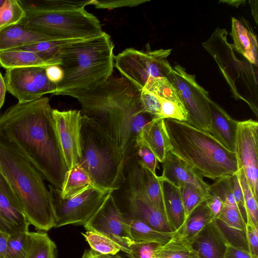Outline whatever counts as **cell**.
<instances>
[{"label":"cell","instance_id":"15","mask_svg":"<svg viewBox=\"0 0 258 258\" xmlns=\"http://www.w3.org/2000/svg\"><path fill=\"white\" fill-rule=\"evenodd\" d=\"M57 136L68 170L78 165L81 160V110L53 109Z\"/></svg>","mask_w":258,"mask_h":258},{"label":"cell","instance_id":"40","mask_svg":"<svg viewBox=\"0 0 258 258\" xmlns=\"http://www.w3.org/2000/svg\"><path fill=\"white\" fill-rule=\"evenodd\" d=\"M159 243L153 242H134L126 253L128 258H156L155 249Z\"/></svg>","mask_w":258,"mask_h":258},{"label":"cell","instance_id":"53","mask_svg":"<svg viewBox=\"0 0 258 258\" xmlns=\"http://www.w3.org/2000/svg\"><path fill=\"white\" fill-rule=\"evenodd\" d=\"M244 1H220V2L227 3L228 4L234 6H238L241 5Z\"/></svg>","mask_w":258,"mask_h":258},{"label":"cell","instance_id":"8","mask_svg":"<svg viewBox=\"0 0 258 258\" xmlns=\"http://www.w3.org/2000/svg\"><path fill=\"white\" fill-rule=\"evenodd\" d=\"M146 50L126 48L114 56V66L121 76L142 90L151 79L166 77L171 66L167 57L171 49Z\"/></svg>","mask_w":258,"mask_h":258},{"label":"cell","instance_id":"27","mask_svg":"<svg viewBox=\"0 0 258 258\" xmlns=\"http://www.w3.org/2000/svg\"><path fill=\"white\" fill-rule=\"evenodd\" d=\"M0 64L6 70L31 67L47 68L52 66L33 52L19 48L1 51Z\"/></svg>","mask_w":258,"mask_h":258},{"label":"cell","instance_id":"46","mask_svg":"<svg viewBox=\"0 0 258 258\" xmlns=\"http://www.w3.org/2000/svg\"><path fill=\"white\" fill-rule=\"evenodd\" d=\"M223 258H252L248 250L230 242L226 248Z\"/></svg>","mask_w":258,"mask_h":258},{"label":"cell","instance_id":"26","mask_svg":"<svg viewBox=\"0 0 258 258\" xmlns=\"http://www.w3.org/2000/svg\"><path fill=\"white\" fill-rule=\"evenodd\" d=\"M157 97L161 105L158 118L187 122V110L177 90L171 83H166L161 87Z\"/></svg>","mask_w":258,"mask_h":258},{"label":"cell","instance_id":"38","mask_svg":"<svg viewBox=\"0 0 258 258\" xmlns=\"http://www.w3.org/2000/svg\"><path fill=\"white\" fill-rule=\"evenodd\" d=\"M28 232H20L10 235L6 258H26Z\"/></svg>","mask_w":258,"mask_h":258},{"label":"cell","instance_id":"49","mask_svg":"<svg viewBox=\"0 0 258 258\" xmlns=\"http://www.w3.org/2000/svg\"><path fill=\"white\" fill-rule=\"evenodd\" d=\"M9 234L0 231V258H6Z\"/></svg>","mask_w":258,"mask_h":258},{"label":"cell","instance_id":"30","mask_svg":"<svg viewBox=\"0 0 258 258\" xmlns=\"http://www.w3.org/2000/svg\"><path fill=\"white\" fill-rule=\"evenodd\" d=\"M155 253L156 258H190L196 254L192 242L176 231L167 242L157 246Z\"/></svg>","mask_w":258,"mask_h":258},{"label":"cell","instance_id":"6","mask_svg":"<svg viewBox=\"0 0 258 258\" xmlns=\"http://www.w3.org/2000/svg\"><path fill=\"white\" fill-rule=\"evenodd\" d=\"M81 160L94 185L116 191L125 182L124 165L113 142L96 121L82 114Z\"/></svg>","mask_w":258,"mask_h":258},{"label":"cell","instance_id":"32","mask_svg":"<svg viewBox=\"0 0 258 258\" xmlns=\"http://www.w3.org/2000/svg\"><path fill=\"white\" fill-rule=\"evenodd\" d=\"M131 235L136 242H153L164 244L174 235V232H166L156 230L144 222L130 216Z\"/></svg>","mask_w":258,"mask_h":258},{"label":"cell","instance_id":"31","mask_svg":"<svg viewBox=\"0 0 258 258\" xmlns=\"http://www.w3.org/2000/svg\"><path fill=\"white\" fill-rule=\"evenodd\" d=\"M26 258H57V247L46 231L28 232Z\"/></svg>","mask_w":258,"mask_h":258},{"label":"cell","instance_id":"51","mask_svg":"<svg viewBox=\"0 0 258 258\" xmlns=\"http://www.w3.org/2000/svg\"><path fill=\"white\" fill-rule=\"evenodd\" d=\"M81 258H104V255L100 254L93 249H86Z\"/></svg>","mask_w":258,"mask_h":258},{"label":"cell","instance_id":"13","mask_svg":"<svg viewBox=\"0 0 258 258\" xmlns=\"http://www.w3.org/2000/svg\"><path fill=\"white\" fill-rule=\"evenodd\" d=\"M46 68L31 67L6 70L7 90L18 99V103L36 100L46 94L54 95L56 85L48 79Z\"/></svg>","mask_w":258,"mask_h":258},{"label":"cell","instance_id":"28","mask_svg":"<svg viewBox=\"0 0 258 258\" xmlns=\"http://www.w3.org/2000/svg\"><path fill=\"white\" fill-rule=\"evenodd\" d=\"M91 186H96L88 173L79 164L66 172L60 190L61 198H71Z\"/></svg>","mask_w":258,"mask_h":258},{"label":"cell","instance_id":"37","mask_svg":"<svg viewBox=\"0 0 258 258\" xmlns=\"http://www.w3.org/2000/svg\"><path fill=\"white\" fill-rule=\"evenodd\" d=\"M25 15V12L18 0H6L0 8V30L19 23Z\"/></svg>","mask_w":258,"mask_h":258},{"label":"cell","instance_id":"25","mask_svg":"<svg viewBox=\"0 0 258 258\" xmlns=\"http://www.w3.org/2000/svg\"><path fill=\"white\" fill-rule=\"evenodd\" d=\"M29 225L22 209L0 191V231L9 234L28 232Z\"/></svg>","mask_w":258,"mask_h":258},{"label":"cell","instance_id":"20","mask_svg":"<svg viewBox=\"0 0 258 258\" xmlns=\"http://www.w3.org/2000/svg\"><path fill=\"white\" fill-rule=\"evenodd\" d=\"M211 131L210 133L229 150L235 152L239 121L232 118L219 105L209 102Z\"/></svg>","mask_w":258,"mask_h":258},{"label":"cell","instance_id":"39","mask_svg":"<svg viewBox=\"0 0 258 258\" xmlns=\"http://www.w3.org/2000/svg\"><path fill=\"white\" fill-rule=\"evenodd\" d=\"M185 213V221L191 213L203 202L206 198L196 188L183 185L179 187Z\"/></svg>","mask_w":258,"mask_h":258},{"label":"cell","instance_id":"5","mask_svg":"<svg viewBox=\"0 0 258 258\" xmlns=\"http://www.w3.org/2000/svg\"><path fill=\"white\" fill-rule=\"evenodd\" d=\"M170 151L200 176L212 179L239 171L235 153L224 147L210 133L186 122L164 119Z\"/></svg>","mask_w":258,"mask_h":258},{"label":"cell","instance_id":"55","mask_svg":"<svg viewBox=\"0 0 258 258\" xmlns=\"http://www.w3.org/2000/svg\"><path fill=\"white\" fill-rule=\"evenodd\" d=\"M6 0H0V8L4 5Z\"/></svg>","mask_w":258,"mask_h":258},{"label":"cell","instance_id":"43","mask_svg":"<svg viewBox=\"0 0 258 258\" xmlns=\"http://www.w3.org/2000/svg\"><path fill=\"white\" fill-rule=\"evenodd\" d=\"M136 156L138 160L153 174H156L157 159L154 153L147 147L137 145Z\"/></svg>","mask_w":258,"mask_h":258},{"label":"cell","instance_id":"23","mask_svg":"<svg viewBox=\"0 0 258 258\" xmlns=\"http://www.w3.org/2000/svg\"><path fill=\"white\" fill-rule=\"evenodd\" d=\"M209 190L220 199L223 205L238 208L243 215H246L238 172L216 179L209 185Z\"/></svg>","mask_w":258,"mask_h":258},{"label":"cell","instance_id":"14","mask_svg":"<svg viewBox=\"0 0 258 258\" xmlns=\"http://www.w3.org/2000/svg\"><path fill=\"white\" fill-rule=\"evenodd\" d=\"M258 123L249 119L239 121L235 153L254 196L258 199Z\"/></svg>","mask_w":258,"mask_h":258},{"label":"cell","instance_id":"35","mask_svg":"<svg viewBox=\"0 0 258 258\" xmlns=\"http://www.w3.org/2000/svg\"><path fill=\"white\" fill-rule=\"evenodd\" d=\"M238 177L241 187L244 208L246 221H251L258 227V205L256 199L252 194L249 185L241 169L238 171Z\"/></svg>","mask_w":258,"mask_h":258},{"label":"cell","instance_id":"11","mask_svg":"<svg viewBox=\"0 0 258 258\" xmlns=\"http://www.w3.org/2000/svg\"><path fill=\"white\" fill-rule=\"evenodd\" d=\"M227 34L226 29L218 27L202 45L215 59L234 98L242 100L238 84L243 85L250 63L238 59L233 45L227 41Z\"/></svg>","mask_w":258,"mask_h":258},{"label":"cell","instance_id":"24","mask_svg":"<svg viewBox=\"0 0 258 258\" xmlns=\"http://www.w3.org/2000/svg\"><path fill=\"white\" fill-rule=\"evenodd\" d=\"M167 220L174 231H178L185 222V213L179 188L160 176Z\"/></svg>","mask_w":258,"mask_h":258},{"label":"cell","instance_id":"41","mask_svg":"<svg viewBox=\"0 0 258 258\" xmlns=\"http://www.w3.org/2000/svg\"><path fill=\"white\" fill-rule=\"evenodd\" d=\"M141 102L144 112L158 117L161 105L159 99L155 95L143 89L141 92Z\"/></svg>","mask_w":258,"mask_h":258},{"label":"cell","instance_id":"47","mask_svg":"<svg viewBox=\"0 0 258 258\" xmlns=\"http://www.w3.org/2000/svg\"><path fill=\"white\" fill-rule=\"evenodd\" d=\"M210 196L206 201L207 205L216 220L220 214L223 207V203L220 199L209 190Z\"/></svg>","mask_w":258,"mask_h":258},{"label":"cell","instance_id":"42","mask_svg":"<svg viewBox=\"0 0 258 258\" xmlns=\"http://www.w3.org/2000/svg\"><path fill=\"white\" fill-rule=\"evenodd\" d=\"M148 1L147 0H90L89 5H93L97 9H113L125 7H135Z\"/></svg>","mask_w":258,"mask_h":258},{"label":"cell","instance_id":"22","mask_svg":"<svg viewBox=\"0 0 258 258\" xmlns=\"http://www.w3.org/2000/svg\"><path fill=\"white\" fill-rule=\"evenodd\" d=\"M231 35L233 46L247 61L257 66V42L251 29L239 20L232 17Z\"/></svg>","mask_w":258,"mask_h":258},{"label":"cell","instance_id":"29","mask_svg":"<svg viewBox=\"0 0 258 258\" xmlns=\"http://www.w3.org/2000/svg\"><path fill=\"white\" fill-rule=\"evenodd\" d=\"M214 219L206 201L198 206L189 215L177 232L183 238L192 242L201 231Z\"/></svg>","mask_w":258,"mask_h":258},{"label":"cell","instance_id":"17","mask_svg":"<svg viewBox=\"0 0 258 258\" xmlns=\"http://www.w3.org/2000/svg\"><path fill=\"white\" fill-rule=\"evenodd\" d=\"M125 196L129 211L127 215L131 218L140 220L161 231L174 232L165 214L139 194L127 187Z\"/></svg>","mask_w":258,"mask_h":258},{"label":"cell","instance_id":"21","mask_svg":"<svg viewBox=\"0 0 258 258\" xmlns=\"http://www.w3.org/2000/svg\"><path fill=\"white\" fill-rule=\"evenodd\" d=\"M56 40L64 39L35 32L18 23L0 30V51Z\"/></svg>","mask_w":258,"mask_h":258},{"label":"cell","instance_id":"19","mask_svg":"<svg viewBox=\"0 0 258 258\" xmlns=\"http://www.w3.org/2000/svg\"><path fill=\"white\" fill-rule=\"evenodd\" d=\"M136 144L148 148L162 163L171 149L164 119L155 117L147 124L138 134Z\"/></svg>","mask_w":258,"mask_h":258},{"label":"cell","instance_id":"56","mask_svg":"<svg viewBox=\"0 0 258 258\" xmlns=\"http://www.w3.org/2000/svg\"><path fill=\"white\" fill-rule=\"evenodd\" d=\"M104 258H110L109 255H104Z\"/></svg>","mask_w":258,"mask_h":258},{"label":"cell","instance_id":"36","mask_svg":"<svg viewBox=\"0 0 258 258\" xmlns=\"http://www.w3.org/2000/svg\"><path fill=\"white\" fill-rule=\"evenodd\" d=\"M216 220L229 228L245 233L246 221L244 216L238 208L223 205L221 212Z\"/></svg>","mask_w":258,"mask_h":258},{"label":"cell","instance_id":"34","mask_svg":"<svg viewBox=\"0 0 258 258\" xmlns=\"http://www.w3.org/2000/svg\"><path fill=\"white\" fill-rule=\"evenodd\" d=\"M82 234L91 249L100 254L114 255L122 251L117 243L104 235L91 231H87Z\"/></svg>","mask_w":258,"mask_h":258},{"label":"cell","instance_id":"10","mask_svg":"<svg viewBox=\"0 0 258 258\" xmlns=\"http://www.w3.org/2000/svg\"><path fill=\"white\" fill-rule=\"evenodd\" d=\"M55 215V228L69 224H85L113 191L91 186L69 199L61 198V190L48 185Z\"/></svg>","mask_w":258,"mask_h":258},{"label":"cell","instance_id":"16","mask_svg":"<svg viewBox=\"0 0 258 258\" xmlns=\"http://www.w3.org/2000/svg\"><path fill=\"white\" fill-rule=\"evenodd\" d=\"M161 178L179 187L188 185L197 189L206 199L209 197L208 185L194 169L169 151L162 163Z\"/></svg>","mask_w":258,"mask_h":258},{"label":"cell","instance_id":"1","mask_svg":"<svg viewBox=\"0 0 258 258\" xmlns=\"http://www.w3.org/2000/svg\"><path fill=\"white\" fill-rule=\"evenodd\" d=\"M47 97L9 108L0 116V132L38 169L50 185L61 190L68 169Z\"/></svg>","mask_w":258,"mask_h":258},{"label":"cell","instance_id":"4","mask_svg":"<svg viewBox=\"0 0 258 258\" xmlns=\"http://www.w3.org/2000/svg\"><path fill=\"white\" fill-rule=\"evenodd\" d=\"M0 165L27 221L37 230L56 225L55 210L48 188L38 169L0 132Z\"/></svg>","mask_w":258,"mask_h":258},{"label":"cell","instance_id":"7","mask_svg":"<svg viewBox=\"0 0 258 258\" xmlns=\"http://www.w3.org/2000/svg\"><path fill=\"white\" fill-rule=\"evenodd\" d=\"M52 9L25 11L19 22L25 28L60 39L84 40L103 33L99 20L85 7L89 1L54 0Z\"/></svg>","mask_w":258,"mask_h":258},{"label":"cell","instance_id":"50","mask_svg":"<svg viewBox=\"0 0 258 258\" xmlns=\"http://www.w3.org/2000/svg\"><path fill=\"white\" fill-rule=\"evenodd\" d=\"M7 87L5 79L0 72V109L3 106L5 98Z\"/></svg>","mask_w":258,"mask_h":258},{"label":"cell","instance_id":"45","mask_svg":"<svg viewBox=\"0 0 258 258\" xmlns=\"http://www.w3.org/2000/svg\"><path fill=\"white\" fill-rule=\"evenodd\" d=\"M0 191L8 197L11 202L17 206L22 207L10 184L5 177L0 165Z\"/></svg>","mask_w":258,"mask_h":258},{"label":"cell","instance_id":"52","mask_svg":"<svg viewBox=\"0 0 258 258\" xmlns=\"http://www.w3.org/2000/svg\"><path fill=\"white\" fill-rule=\"evenodd\" d=\"M251 9V14L254 17L256 24H257V1H249Z\"/></svg>","mask_w":258,"mask_h":258},{"label":"cell","instance_id":"3","mask_svg":"<svg viewBox=\"0 0 258 258\" xmlns=\"http://www.w3.org/2000/svg\"><path fill=\"white\" fill-rule=\"evenodd\" d=\"M114 44L110 35L69 42L61 47L57 59L64 76L54 95L74 98L93 90L112 76Z\"/></svg>","mask_w":258,"mask_h":258},{"label":"cell","instance_id":"33","mask_svg":"<svg viewBox=\"0 0 258 258\" xmlns=\"http://www.w3.org/2000/svg\"><path fill=\"white\" fill-rule=\"evenodd\" d=\"M74 40H76L43 41L18 48L33 52L51 64L59 66L60 61L57 59V55L60 48L65 44Z\"/></svg>","mask_w":258,"mask_h":258},{"label":"cell","instance_id":"18","mask_svg":"<svg viewBox=\"0 0 258 258\" xmlns=\"http://www.w3.org/2000/svg\"><path fill=\"white\" fill-rule=\"evenodd\" d=\"M230 242L214 220L207 224L192 240V245L199 258H223Z\"/></svg>","mask_w":258,"mask_h":258},{"label":"cell","instance_id":"48","mask_svg":"<svg viewBox=\"0 0 258 258\" xmlns=\"http://www.w3.org/2000/svg\"><path fill=\"white\" fill-rule=\"evenodd\" d=\"M46 75L48 79L56 85L61 81L64 76L62 69L58 65H52L47 67Z\"/></svg>","mask_w":258,"mask_h":258},{"label":"cell","instance_id":"44","mask_svg":"<svg viewBox=\"0 0 258 258\" xmlns=\"http://www.w3.org/2000/svg\"><path fill=\"white\" fill-rule=\"evenodd\" d=\"M248 250L252 258H258V227L251 221H246L245 233Z\"/></svg>","mask_w":258,"mask_h":258},{"label":"cell","instance_id":"2","mask_svg":"<svg viewBox=\"0 0 258 258\" xmlns=\"http://www.w3.org/2000/svg\"><path fill=\"white\" fill-rule=\"evenodd\" d=\"M141 92L125 78L111 76L95 89L76 98L82 114L99 123L110 138L124 168L136 155L138 134L156 117L143 111Z\"/></svg>","mask_w":258,"mask_h":258},{"label":"cell","instance_id":"57","mask_svg":"<svg viewBox=\"0 0 258 258\" xmlns=\"http://www.w3.org/2000/svg\"><path fill=\"white\" fill-rule=\"evenodd\" d=\"M190 258H199V257L197 256V254H196L195 255L191 257Z\"/></svg>","mask_w":258,"mask_h":258},{"label":"cell","instance_id":"9","mask_svg":"<svg viewBox=\"0 0 258 258\" xmlns=\"http://www.w3.org/2000/svg\"><path fill=\"white\" fill-rule=\"evenodd\" d=\"M166 78L177 90L188 113L186 122L207 132L211 131L208 92L197 82L195 76L185 68L175 64Z\"/></svg>","mask_w":258,"mask_h":258},{"label":"cell","instance_id":"12","mask_svg":"<svg viewBox=\"0 0 258 258\" xmlns=\"http://www.w3.org/2000/svg\"><path fill=\"white\" fill-rule=\"evenodd\" d=\"M112 192L83 226L87 231L101 234L112 239L126 254L129 252L130 246L135 242L131 234L130 217L121 212Z\"/></svg>","mask_w":258,"mask_h":258},{"label":"cell","instance_id":"54","mask_svg":"<svg viewBox=\"0 0 258 258\" xmlns=\"http://www.w3.org/2000/svg\"><path fill=\"white\" fill-rule=\"evenodd\" d=\"M110 258H125L122 256H120L118 254H116V255H109Z\"/></svg>","mask_w":258,"mask_h":258}]
</instances>
